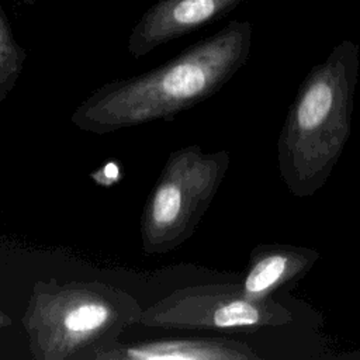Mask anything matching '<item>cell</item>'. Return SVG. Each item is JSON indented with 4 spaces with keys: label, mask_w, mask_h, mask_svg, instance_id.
<instances>
[{
    "label": "cell",
    "mask_w": 360,
    "mask_h": 360,
    "mask_svg": "<svg viewBox=\"0 0 360 360\" xmlns=\"http://www.w3.org/2000/svg\"><path fill=\"white\" fill-rule=\"evenodd\" d=\"M250 354L239 343L212 339H158L122 343L115 340L91 352L86 360H229Z\"/></svg>",
    "instance_id": "6"
},
{
    "label": "cell",
    "mask_w": 360,
    "mask_h": 360,
    "mask_svg": "<svg viewBox=\"0 0 360 360\" xmlns=\"http://www.w3.org/2000/svg\"><path fill=\"white\" fill-rule=\"evenodd\" d=\"M15 1H20V3H24L25 6H34L37 3V0H15Z\"/></svg>",
    "instance_id": "9"
},
{
    "label": "cell",
    "mask_w": 360,
    "mask_h": 360,
    "mask_svg": "<svg viewBox=\"0 0 360 360\" xmlns=\"http://www.w3.org/2000/svg\"><path fill=\"white\" fill-rule=\"evenodd\" d=\"M264 322V309L236 285H190L145 308L139 325L158 329H239Z\"/></svg>",
    "instance_id": "4"
},
{
    "label": "cell",
    "mask_w": 360,
    "mask_h": 360,
    "mask_svg": "<svg viewBox=\"0 0 360 360\" xmlns=\"http://www.w3.org/2000/svg\"><path fill=\"white\" fill-rule=\"evenodd\" d=\"M245 0H158L134 25L127 41L128 53L138 59L158 46L218 20Z\"/></svg>",
    "instance_id": "5"
},
{
    "label": "cell",
    "mask_w": 360,
    "mask_h": 360,
    "mask_svg": "<svg viewBox=\"0 0 360 360\" xmlns=\"http://www.w3.org/2000/svg\"><path fill=\"white\" fill-rule=\"evenodd\" d=\"M226 152L205 153L198 145L169 153L141 217V246L163 255L193 236L226 172Z\"/></svg>",
    "instance_id": "3"
},
{
    "label": "cell",
    "mask_w": 360,
    "mask_h": 360,
    "mask_svg": "<svg viewBox=\"0 0 360 360\" xmlns=\"http://www.w3.org/2000/svg\"><path fill=\"white\" fill-rule=\"evenodd\" d=\"M300 264L294 263V256L287 252H273L262 256L250 267L242 291L249 298H257L292 276Z\"/></svg>",
    "instance_id": "7"
},
{
    "label": "cell",
    "mask_w": 360,
    "mask_h": 360,
    "mask_svg": "<svg viewBox=\"0 0 360 360\" xmlns=\"http://www.w3.org/2000/svg\"><path fill=\"white\" fill-rule=\"evenodd\" d=\"M27 56V49L15 39L8 17L0 4V103L18 83Z\"/></svg>",
    "instance_id": "8"
},
{
    "label": "cell",
    "mask_w": 360,
    "mask_h": 360,
    "mask_svg": "<svg viewBox=\"0 0 360 360\" xmlns=\"http://www.w3.org/2000/svg\"><path fill=\"white\" fill-rule=\"evenodd\" d=\"M252 25L231 21L214 35L145 73L94 89L70 114L80 131L107 135L120 129L172 121L217 93L249 55Z\"/></svg>",
    "instance_id": "1"
},
{
    "label": "cell",
    "mask_w": 360,
    "mask_h": 360,
    "mask_svg": "<svg viewBox=\"0 0 360 360\" xmlns=\"http://www.w3.org/2000/svg\"><path fill=\"white\" fill-rule=\"evenodd\" d=\"M143 308L128 291L93 281L37 280L21 318L35 360H86L132 325Z\"/></svg>",
    "instance_id": "2"
}]
</instances>
